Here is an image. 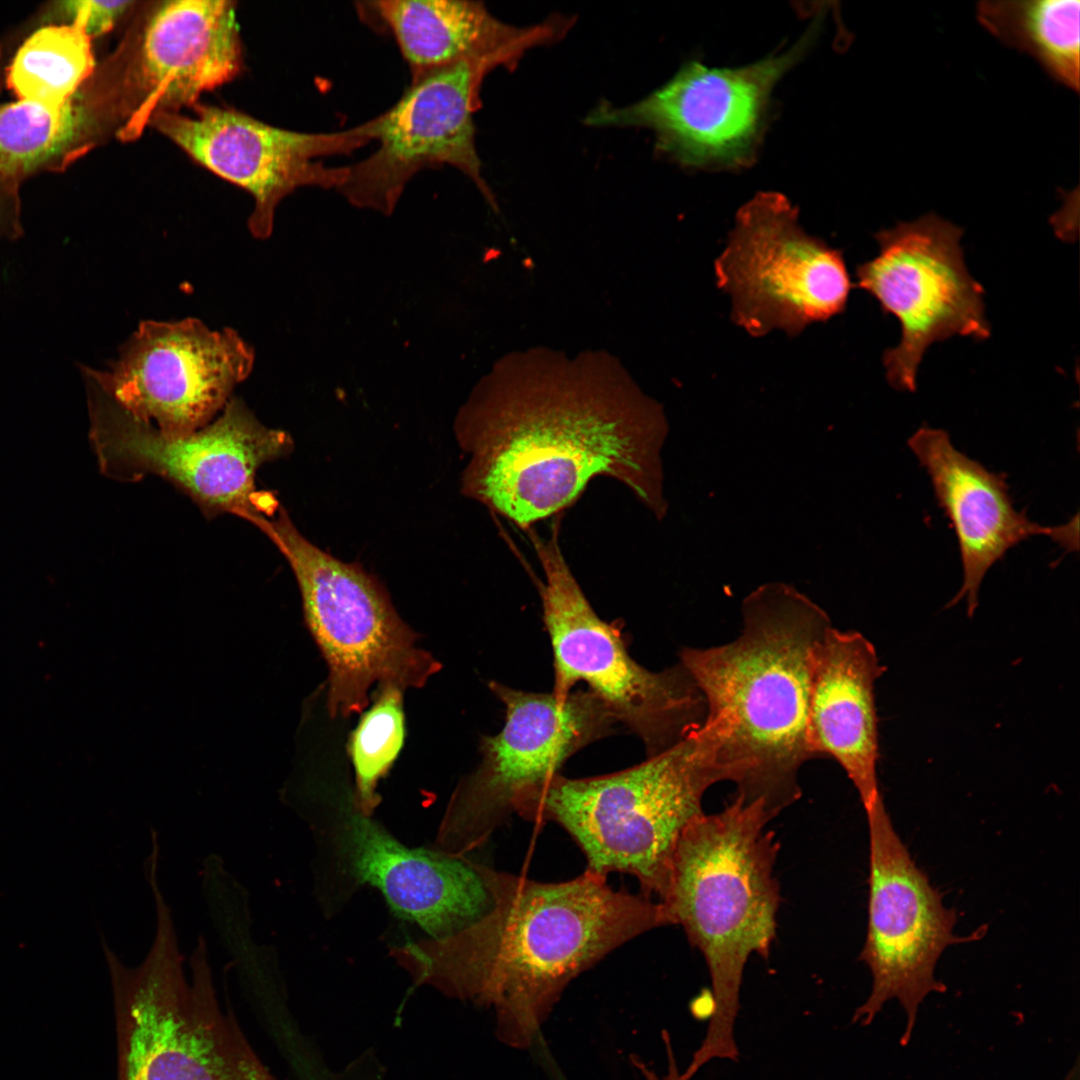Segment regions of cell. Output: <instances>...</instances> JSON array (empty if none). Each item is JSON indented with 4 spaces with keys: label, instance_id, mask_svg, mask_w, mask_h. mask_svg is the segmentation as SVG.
<instances>
[{
    "label": "cell",
    "instance_id": "cell-1",
    "mask_svg": "<svg viewBox=\"0 0 1080 1080\" xmlns=\"http://www.w3.org/2000/svg\"><path fill=\"white\" fill-rule=\"evenodd\" d=\"M658 407L591 396L477 401L455 422L467 456L461 491L524 532L562 515L599 476L619 481L657 520L669 504Z\"/></svg>",
    "mask_w": 1080,
    "mask_h": 1080
},
{
    "label": "cell",
    "instance_id": "cell-2",
    "mask_svg": "<svg viewBox=\"0 0 1080 1080\" xmlns=\"http://www.w3.org/2000/svg\"><path fill=\"white\" fill-rule=\"evenodd\" d=\"M731 642L680 650L719 736L717 762L735 796L763 801L774 818L801 796L799 772L815 759L807 742L812 654L832 626L793 585L770 582L742 601Z\"/></svg>",
    "mask_w": 1080,
    "mask_h": 1080
},
{
    "label": "cell",
    "instance_id": "cell-3",
    "mask_svg": "<svg viewBox=\"0 0 1080 1080\" xmlns=\"http://www.w3.org/2000/svg\"><path fill=\"white\" fill-rule=\"evenodd\" d=\"M763 801L735 796L720 812L701 814L680 837L667 891L658 901L703 954L712 984V1016L685 1070L693 1077L715 1058L736 1061L734 1024L747 960L768 958L776 937L779 844Z\"/></svg>",
    "mask_w": 1080,
    "mask_h": 1080
},
{
    "label": "cell",
    "instance_id": "cell-4",
    "mask_svg": "<svg viewBox=\"0 0 1080 1080\" xmlns=\"http://www.w3.org/2000/svg\"><path fill=\"white\" fill-rule=\"evenodd\" d=\"M719 738L704 721L667 750L631 768L572 779L560 773L523 788L513 813L561 826L583 852L587 869L634 876L642 894L660 901L681 835L703 814L702 799L725 781Z\"/></svg>",
    "mask_w": 1080,
    "mask_h": 1080
},
{
    "label": "cell",
    "instance_id": "cell-5",
    "mask_svg": "<svg viewBox=\"0 0 1080 1080\" xmlns=\"http://www.w3.org/2000/svg\"><path fill=\"white\" fill-rule=\"evenodd\" d=\"M669 925L662 905L586 870L563 882L523 877L497 961L479 999L500 1040L526 1048L566 986L608 953Z\"/></svg>",
    "mask_w": 1080,
    "mask_h": 1080
},
{
    "label": "cell",
    "instance_id": "cell-6",
    "mask_svg": "<svg viewBox=\"0 0 1080 1080\" xmlns=\"http://www.w3.org/2000/svg\"><path fill=\"white\" fill-rule=\"evenodd\" d=\"M173 919L157 918L144 961L124 965L102 941L113 990L118 1080H277L217 998L205 940L186 977Z\"/></svg>",
    "mask_w": 1080,
    "mask_h": 1080
},
{
    "label": "cell",
    "instance_id": "cell-7",
    "mask_svg": "<svg viewBox=\"0 0 1080 1080\" xmlns=\"http://www.w3.org/2000/svg\"><path fill=\"white\" fill-rule=\"evenodd\" d=\"M285 557L296 578L304 619L328 667L333 717L361 712L373 684L421 688L441 664L417 645L384 586L357 562H343L310 542L286 510L251 520Z\"/></svg>",
    "mask_w": 1080,
    "mask_h": 1080
},
{
    "label": "cell",
    "instance_id": "cell-8",
    "mask_svg": "<svg viewBox=\"0 0 1080 1080\" xmlns=\"http://www.w3.org/2000/svg\"><path fill=\"white\" fill-rule=\"evenodd\" d=\"M554 520L548 537L525 531L544 574L538 588L553 650L551 693L562 701L586 683L617 723L640 738L647 757L655 756L703 724L705 699L680 662L654 672L629 655L620 629L602 620L582 591L561 549V516Z\"/></svg>",
    "mask_w": 1080,
    "mask_h": 1080
},
{
    "label": "cell",
    "instance_id": "cell-9",
    "mask_svg": "<svg viewBox=\"0 0 1080 1080\" xmlns=\"http://www.w3.org/2000/svg\"><path fill=\"white\" fill-rule=\"evenodd\" d=\"M489 688L505 707L504 725L481 738V762L453 792L433 847L455 857L487 841L513 813L523 788L560 773L568 758L610 735L617 723L589 690L560 701L496 681Z\"/></svg>",
    "mask_w": 1080,
    "mask_h": 1080
},
{
    "label": "cell",
    "instance_id": "cell-10",
    "mask_svg": "<svg viewBox=\"0 0 1080 1080\" xmlns=\"http://www.w3.org/2000/svg\"><path fill=\"white\" fill-rule=\"evenodd\" d=\"M731 319L750 336H797L845 310L851 281L842 252L806 233L782 195L759 194L737 213L714 264Z\"/></svg>",
    "mask_w": 1080,
    "mask_h": 1080
},
{
    "label": "cell",
    "instance_id": "cell-11",
    "mask_svg": "<svg viewBox=\"0 0 1080 1080\" xmlns=\"http://www.w3.org/2000/svg\"><path fill=\"white\" fill-rule=\"evenodd\" d=\"M108 462L122 478L158 475L188 494L207 514L231 513L250 521L274 512L279 502L257 491L261 465L289 454L290 435L261 424L239 399L221 415L183 436H167L124 412L91 383Z\"/></svg>",
    "mask_w": 1080,
    "mask_h": 1080
},
{
    "label": "cell",
    "instance_id": "cell-12",
    "mask_svg": "<svg viewBox=\"0 0 1080 1080\" xmlns=\"http://www.w3.org/2000/svg\"><path fill=\"white\" fill-rule=\"evenodd\" d=\"M962 230L935 214L879 231V254L856 268L857 286L901 325L899 344L886 350L889 384L916 389V374L927 348L955 335L990 336L984 289L970 275L960 245Z\"/></svg>",
    "mask_w": 1080,
    "mask_h": 1080
},
{
    "label": "cell",
    "instance_id": "cell-13",
    "mask_svg": "<svg viewBox=\"0 0 1080 1080\" xmlns=\"http://www.w3.org/2000/svg\"><path fill=\"white\" fill-rule=\"evenodd\" d=\"M869 828V899L866 940L860 959L872 990L853 1022L870 1024L896 998L907 1014L901 1044L911 1037L917 1010L931 992H944L934 971L950 945L976 939L954 934L956 914L913 861L896 833L883 799L865 810Z\"/></svg>",
    "mask_w": 1080,
    "mask_h": 1080
},
{
    "label": "cell",
    "instance_id": "cell-14",
    "mask_svg": "<svg viewBox=\"0 0 1080 1080\" xmlns=\"http://www.w3.org/2000/svg\"><path fill=\"white\" fill-rule=\"evenodd\" d=\"M253 363L252 348L236 331L188 318L143 321L107 369L81 371L134 419L183 436L209 424Z\"/></svg>",
    "mask_w": 1080,
    "mask_h": 1080
},
{
    "label": "cell",
    "instance_id": "cell-15",
    "mask_svg": "<svg viewBox=\"0 0 1080 1080\" xmlns=\"http://www.w3.org/2000/svg\"><path fill=\"white\" fill-rule=\"evenodd\" d=\"M498 66L492 59H471L411 78L399 100L373 118L376 150L347 166L336 191L356 207L389 215L417 173L450 166L492 203L476 149L474 114L484 78Z\"/></svg>",
    "mask_w": 1080,
    "mask_h": 1080
},
{
    "label": "cell",
    "instance_id": "cell-16",
    "mask_svg": "<svg viewBox=\"0 0 1080 1080\" xmlns=\"http://www.w3.org/2000/svg\"><path fill=\"white\" fill-rule=\"evenodd\" d=\"M192 116L155 114L149 124L191 158L254 198L251 233L268 237L278 204L301 187L337 190L347 166L322 158L346 155L374 139L373 118L334 132H298L260 122L234 109L195 104Z\"/></svg>",
    "mask_w": 1080,
    "mask_h": 1080
},
{
    "label": "cell",
    "instance_id": "cell-17",
    "mask_svg": "<svg viewBox=\"0 0 1080 1080\" xmlns=\"http://www.w3.org/2000/svg\"><path fill=\"white\" fill-rule=\"evenodd\" d=\"M811 40L741 68H710L693 62L638 102L601 104L585 119L600 127L652 130L658 148L679 162L729 165L748 159L756 144L770 92Z\"/></svg>",
    "mask_w": 1080,
    "mask_h": 1080
},
{
    "label": "cell",
    "instance_id": "cell-18",
    "mask_svg": "<svg viewBox=\"0 0 1080 1080\" xmlns=\"http://www.w3.org/2000/svg\"><path fill=\"white\" fill-rule=\"evenodd\" d=\"M241 65L234 3L174 0L148 18L127 76L128 120L120 137H138L151 118L194 106L199 96L232 80Z\"/></svg>",
    "mask_w": 1080,
    "mask_h": 1080
},
{
    "label": "cell",
    "instance_id": "cell-19",
    "mask_svg": "<svg viewBox=\"0 0 1080 1080\" xmlns=\"http://www.w3.org/2000/svg\"><path fill=\"white\" fill-rule=\"evenodd\" d=\"M907 443L929 475L958 539L963 584L949 606L965 598L972 616L987 571L1029 537L1048 536L1068 552L1078 550V514L1059 526L1031 521L1015 509L1006 475L987 470L957 450L946 431L921 427Z\"/></svg>",
    "mask_w": 1080,
    "mask_h": 1080
},
{
    "label": "cell",
    "instance_id": "cell-20",
    "mask_svg": "<svg viewBox=\"0 0 1080 1080\" xmlns=\"http://www.w3.org/2000/svg\"><path fill=\"white\" fill-rule=\"evenodd\" d=\"M884 671L874 645L858 631L831 626L813 650L808 747L815 759L841 766L864 810L882 799L874 689Z\"/></svg>",
    "mask_w": 1080,
    "mask_h": 1080
},
{
    "label": "cell",
    "instance_id": "cell-21",
    "mask_svg": "<svg viewBox=\"0 0 1080 1080\" xmlns=\"http://www.w3.org/2000/svg\"><path fill=\"white\" fill-rule=\"evenodd\" d=\"M358 14L395 39L411 78L471 59L512 64L528 48L559 35L560 22L515 28L494 17L481 2L382 0L357 2Z\"/></svg>",
    "mask_w": 1080,
    "mask_h": 1080
},
{
    "label": "cell",
    "instance_id": "cell-22",
    "mask_svg": "<svg viewBox=\"0 0 1080 1080\" xmlns=\"http://www.w3.org/2000/svg\"><path fill=\"white\" fill-rule=\"evenodd\" d=\"M1079 0H985L977 3L979 23L1009 47L1038 61L1057 82L1080 86Z\"/></svg>",
    "mask_w": 1080,
    "mask_h": 1080
},
{
    "label": "cell",
    "instance_id": "cell-23",
    "mask_svg": "<svg viewBox=\"0 0 1080 1080\" xmlns=\"http://www.w3.org/2000/svg\"><path fill=\"white\" fill-rule=\"evenodd\" d=\"M93 68L91 38L82 25L47 26L19 48L8 67L7 84L20 100L62 106Z\"/></svg>",
    "mask_w": 1080,
    "mask_h": 1080
},
{
    "label": "cell",
    "instance_id": "cell-24",
    "mask_svg": "<svg viewBox=\"0 0 1080 1080\" xmlns=\"http://www.w3.org/2000/svg\"><path fill=\"white\" fill-rule=\"evenodd\" d=\"M84 123L74 99L62 106L29 100L0 104V176L29 172L67 152Z\"/></svg>",
    "mask_w": 1080,
    "mask_h": 1080
},
{
    "label": "cell",
    "instance_id": "cell-25",
    "mask_svg": "<svg viewBox=\"0 0 1080 1080\" xmlns=\"http://www.w3.org/2000/svg\"><path fill=\"white\" fill-rule=\"evenodd\" d=\"M372 700L348 743L355 774L353 803L369 816L381 801L379 780L399 756L406 734L403 689L392 683L379 684Z\"/></svg>",
    "mask_w": 1080,
    "mask_h": 1080
},
{
    "label": "cell",
    "instance_id": "cell-26",
    "mask_svg": "<svg viewBox=\"0 0 1080 1080\" xmlns=\"http://www.w3.org/2000/svg\"><path fill=\"white\" fill-rule=\"evenodd\" d=\"M132 1H64L58 4L62 14L83 26L91 38L112 29L116 20L132 5Z\"/></svg>",
    "mask_w": 1080,
    "mask_h": 1080
},
{
    "label": "cell",
    "instance_id": "cell-27",
    "mask_svg": "<svg viewBox=\"0 0 1080 1080\" xmlns=\"http://www.w3.org/2000/svg\"><path fill=\"white\" fill-rule=\"evenodd\" d=\"M662 1038L663 1042L665 1043L668 1060V1071L662 1079L659 1078L655 1071L651 1069L645 1062L640 1060V1058L633 1056L632 1062L639 1070V1072H641L645 1080H683L676 1064L669 1034L666 1031L662 1032Z\"/></svg>",
    "mask_w": 1080,
    "mask_h": 1080
},
{
    "label": "cell",
    "instance_id": "cell-28",
    "mask_svg": "<svg viewBox=\"0 0 1080 1080\" xmlns=\"http://www.w3.org/2000/svg\"><path fill=\"white\" fill-rule=\"evenodd\" d=\"M19 234L15 210H7L0 205V239H15Z\"/></svg>",
    "mask_w": 1080,
    "mask_h": 1080
}]
</instances>
